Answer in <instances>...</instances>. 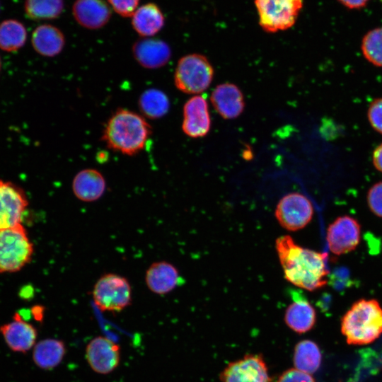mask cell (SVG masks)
<instances>
[{"label":"cell","instance_id":"obj_1","mask_svg":"<svg viewBox=\"0 0 382 382\" xmlns=\"http://www.w3.org/2000/svg\"><path fill=\"white\" fill-rule=\"evenodd\" d=\"M275 248L285 279L293 285L315 291L327 283V253L296 244L289 236L276 240Z\"/></svg>","mask_w":382,"mask_h":382},{"label":"cell","instance_id":"obj_2","mask_svg":"<svg viewBox=\"0 0 382 382\" xmlns=\"http://www.w3.org/2000/svg\"><path fill=\"white\" fill-rule=\"evenodd\" d=\"M151 134L152 127L142 115L119 108L107 120L101 140L109 149L132 156L144 150Z\"/></svg>","mask_w":382,"mask_h":382},{"label":"cell","instance_id":"obj_3","mask_svg":"<svg viewBox=\"0 0 382 382\" xmlns=\"http://www.w3.org/2000/svg\"><path fill=\"white\" fill-rule=\"evenodd\" d=\"M341 332L349 345L371 343L382 334V307L376 299H359L343 316Z\"/></svg>","mask_w":382,"mask_h":382},{"label":"cell","instance_id":"obj_4","mask_svg":"<svg viewBox=\"0 0 382 382\" xmlns=\"http://www.w3.org/2000/svg\"><path fill=\"white\" fill-rule=\"evenodd\" d=\"M34 246L22 224L0 231V273L16 272L28 264Z\"/></svg>","mask_w":382,"mask_h":382},{"label":"cell","instance_id":"obj_5","mask_svg":"<svg viewBox=\"0 0 382 382\" xmlns=\"http://www.w3.org/2000/svg\"><path fill=\"white\" fill-rule=\"evenodd\" d=\"M213 76V66L205 56L189 54L178 62L174 73V83L183 93L197 94L209 86Z\"/></svg>","mask_w":382,"mask_h":382},{"label":"cell","instance_id":"obj_6","mask_svg":"<svg viewBox=\"0 0 382 382\" xmlns=\"http://www.w3.org/2000/svg\"><path fill=\"white\" fill-rule=\"evenodd\" d=\"M92 297L100 311L118 313L132 303L131 284L123 276L115 273L104 274L95 283Z\"/></svg>","mask_w":382,"mask_h":382},{"label":"cell","instance_id":"obj_7","mask_svg":"<svg viewBox=\"0 0 382 382\" xmlns=\"http://www.w3.org/2000/svg\"><path fill=\"white\" fill-rule=\"evenodd\" d=\"M259 25L265 32L291 28L303 7V0H255Z\"/></svg>","mask_w":382,"mask_h":382},{"label":"cell","instance_id":"obj_8","mask_svg":"<svg viewBox=\"0 0 382 382\" xmlns=\"http://www.w3.org/2000/svg\"><path fill=\"white\" fill-rule=\"evenodd\" d=\"M274 214L284 228L296 231L304 228L311 221L313 207L305 195L291 192L281 198L277 204Z\"/></svg>","mask_w":382,"mask_h":382},{"label":"cell","instance_id":"obj_9","mask_svg":"<svg viewBox=\"0 0 382 382\" xmlns=\"http://www.w3.org/2000/svg\"><path fill=\"white\" fill-rule=\"evenodd\" d=\"M28 206V199L23 190L18 185L0 180V231L20 224Z\"/></svg>","mask_w":382,"mask_h":382},{"label":"cell","instance_id":"obj_10","mask_svg":"<svg viewBox=\"0 0 382 382\" xmlns=\"http://www.w3.org/2000/svg\"><path fill=\"white\" fill-rule=\"evenodd\" d=\"M360 236L361 226L357 220L344 215L328 226L326 241L331 253L340 255L354 250L359 243Z\"/></svg>","mask_w":382,"mask_h":382},{"label":"cell","instance_id":"obj_11","mask_svg":"<svg viewBox=\"0 0 382 382\" xmlns=\"http://www.w3.org/2000/svg\"><path fill=\"white\" fill-rule=\"evenodd\" d=\"M221 382H272L260 354H246L229 363L220 374Z\"/></svg>","mask_w":382,"mask_h":382},{"label":"cell","instance_id":"obj_12","mask_svg":"<svg viewBox=\"0 0 382 382\" xmlns=\"http://www.w3.org/2000/svg\"><path fill=\"white\" fill-rule=\"evenodd\" d=\"M86 357L95 372L108 374L114 371L120 364V348L111 340L98 336L87 345Z\"/></svg>","mask_w":382,"mask_h":382},{"label":"cell","instance_id":"obj_13","mask_svg":"<svg viewBox=\"0 0 382 382\" xmlns=\"http://www.w3.org/2000/svg\"><path fill=\"white\" fill-rule=\"evenodd\" d=\"M211 127L208 105L202 96L190 98L183 106V132L191 138L204 137Z\"/></svg>","mask_w":382,"mask_h":382},{"label":"cell","instance_id":"obj_14","mask_svg":"<svg viewBox=\"0 0 382 382\" xmlns=\"http://www.w3.org/2000/svg\"><path fill=\"white\" fill-rule=\"evenodd\" d=\"M132 54L137 62L145 69L161 68L169 62L171 50L163 40L144 37L138 40L132 45Z\"/></svg>","mask_w":382,"mask_h":382},{"label":"cell","instance_id":"obj_15","mask_svg":"<svg viewBox=\"0 0 382 382\" xmlns=\"http://www.w3.org/2000/svg\"><path fill=\"white\" fill-rule=\"evenodd\" d=\"M290 294L292 303L286 309L285 323L296 333H306L316 324V310L301 292L291 289Z\"/></svg>","mask_w":382,"mask_h":382},{"label":"cell","instance_id":"obj_16","mask_svg":"<svg viewBox=\"0 0 382 382\" xmlns=\"http://www.w3.org/2000/svg\"><path fill=\"white\" fill-rule=\"evenodd\" d=\"M72 13L81 26L91 30L101 28L112 16L110 6L103 0H76Z\"/></svg>","mask_w":382,"mask_h":382},{"label":"cell","instance_id":"obj_17","mask_svg":"<svg viewBox=\"0 0 382 382\" xmlns=\"http://www.w3.org/2000/svg\"><path fill=\"white\" fill-rule=\"evenodd\" d=\"M210 99L214 109L224 119H234L244 110L243 94L231 83L218 85L213 90Z\"/></svg>","mask_w":382,"mask_h":382},{"label":"cell","instance_id":"obj_18","mask_svg":"<svg viewBox=\"0 0 382 382\" xmlns=\"http://www.w3.org/2000/svg\"><path fill=\"white\" fill-rule=\"evenodd\" d=\"M183 282L178 269L166 261L152 263L145 273V283L154 294L164 295L174 290Z\"/></svg>","mask_w":382,"mask_h":382},{"label":"cell","instance_id":"obj_19","mask_svg":"<svg viewBox=\"0 0 382 382\" xmlns=\"http://www.w3.org/2000/svg\"><path fill=\"white\" fill-rule=\"evenodd\" d=\"M0 332L8 347L15 352H26L35 345L37 330L30 323L23 320L18 313L13 320L0 327Z\"/></svg>","mask_w":382,"mask_h":382},{"label":"cell","instance_id":"obj_20","mask_svg":"<svg viewBox=\"0 0 382 382\" xmlns=\"http://www.w3.org/2000/svg\"><path fill=\"white\" fill-rule=\"evenodd\" d=\"M71 188L78 199L92 202L103 195L106 190V181L103 174L98 170L85 168L75 175Z\"/></svg>","mask_w":382,"mask_h":382},{"label":"cell","instance_id":"obj_21","mask_svg":"<svg viewBox=\"0 0 382 382\" xmlns=\"http://www.w3.org/2000/svg\"><path fill=\"white\" fill-rule=\"evenodd\" d=\"M31 42L37 53L44 57H53L63 50L65 37L58 28L50 24H42L33 30Z\"/></svg>","mask_w":382,"mask_h":382},{"label":"cell","instance_id":"obj_22","mask_svg":"<svg viewBox=\"0 0 382 382\" xmlns=\"http://www.w3.org/2000/svg\"><path fill=\"white\" fill-rule=\"evenodd\" d=\"M132 25L142 37L156 35L163 27L165 18L160 8L154 3L144 4L132 16Z\"/></svg>","mask_w":382,"mask_h":382},{"label":"cell","instance_id":"obj_23","mask_svg":"<svg viewBox=\"0 0 382 382\" xmlns=\"http://www.w3.org/2000/svg\"><path fill=\"white\" fill-rule=\"evenodd\" d=\"M65 353L66 347L63 341L52 338L45 339L35 345L33 359L37 366L48 370L58 366Z\"/></svg>","mask_w":382,"mask_h":382},{"label":"cell","instance_id":"obj_24","mask_svg":"<svg viewBox=\"0 0 382 382\" xmlns=\"http://www.w3.org/2000/svg\"><path fill=\"white\" fill-rule=\"evenodd\" d=\"M322 354L318 345L310 340H304L296 344L293 356L294 368L313 374L320 368Z\"/></svg>","mask_w":382,"mask_h":382},{"label":"cell","instance_id":"obj_25","mask_svg":"<svg viewBox=\"0 0 382 382\" xmlns=\"http://www.w3.org/2000/svg\"><path fill=\"white\" fill-rule=\"evenodd\" d=\"M138 107L145 118H161L169 110L170 101L165 93L157 88L144 91L138 100Z\"/></svg>","mask_w":382,"mask_h":382},{"label":"cell","instance_id":"obj_26","mask_svg":"<svg viewBox=\"0 0 382 382\" xmlns=\"http://www.w3.org/2000/svg\"><path fill=\"white\" fill-rule=\"evenodd\" d=\"M27 30L24 25L16 19H7L0 23V49L15 52L25 43Z\"/></svg>","mask_w":382,"mask_h":382},{"label":"cell","instance_id":"obj_27","mask_svg":"<svg viewBox=\"0 0 382 382\" xmlns=\"http://www.w3.org/2000/svg\"><path fill=\"white\" fill-rule=\"evenodd\" d=\"M24 9L31 20L54 19L63 11L64 0H25Z\"/></svg>","mask_w":382,"mask_h":382},{"label":"cell","instance_id":"obj_28","mask_svg":"<svg viewBox=\"0 0 382 382\" xmlns=\"http://www.w3.org/2000/svg\"><path fill=\"white\" fill-rule=\"evenodd\" d=\"M364 57L372 65L382 67V27L369 31L361 40Z\"/></svg>","mask_w":382,"mask_h":382},{"label":"cell","instance_id":"obj_29","mask_svg":"<svg viewBox=\"0 0 382 382\" xmlns=\"http://www.w3.org/2000/svg\"><path fill=\"white\" fill-rule=\"evenodd\" d=\"M366 200L371 212L382 218V181L376 183L369 188Z\"/></svg>","mask_w":382,"mask_h":382},{"label":"cell","instance_id":"obj_30","mask_svg":"<svg viewBox=\"0 0 382 382\" xmlns=\"http://www.w3.org/2000/svg\"><path fill=\"white\" fill-rule=\"evenodd\" d=\"M367 118L371 127L382 134V98L373 100L367 110Z\"/></svg>","mask_w":382,"mask_h":382},{"label":"cell","instance_id":"obj_31","mask_svg":"<svg viewBox=\"0 0 382 382\" xmlns=\"http://www.w3.org/2000/svg\"><path fill=\"white\" fill-rule=\"evenodd\" d=\"M140 0H108L112 8L122 17H132Z\"/></svg>","mask_w":382,"mask_h":382},{"label":"cell","instance_id":"obj_32","mask_svg":"<svg viewBox=\"0 0 382 382\" xmlns=\"http://www.w3.org/2000/svg\"><path fill=\"white\" fill-rule=\"evenodd\" d=\"M277 382H316V381L311 374L292 368L284 371Z\"/></svg>","mask_w":382,"mask_h":382},{"label":"cell","instance_id":"obj_33","mask_svg":"<svg viewBox=\"0 0 382 382\" xmlns=\"http://www.w3.org/2000/svg\"><path fill=\"white\" fill-rule=\"evenodd\" d=\"M372 163L374 168L382 173V143L378 145L373 151Z\"/></svg>","mask_w":382,"mask_h":382},{"label":"cell","instance_id":"obj_34","mask_svg":"<svg viewBox=\"0 0 382 382\" xmlns=\"http://www.w3.org/2000/svg\"><path fill=\"white\" fill-rule=\"evenodd\" d=\"M342 5L349 8H360L364 7L369 0H338Z\"/></svg>","mask_w":382,"mask_h":382},{"label":"cell","instance_id":"obj_35","mask_svg":"<svg viewBox=\"0 0 382 382\" xmlns=\"http://www.w3.org/2000/svg\"><path fill=\"white\" fill-rule=\"evenodd\" d=\"M43 311L44 308L39 306H35L32 308L31 312L36 320H41L42 319Z\"/></svg>","mask_w":382,"mask_h":382},{"label":"cell","instance_id":"obj_36","mask_svg":"<svg viewBox=\"0 0 382 382\" xmlns=\"http://www.w3.org/2000/svg\"><path fill=\"white\" fill-rule=\"evenodd\" d=\"M1 58H0V70H1Z\"/></svg>","mask_w":382,"mask_h":382}]
</instances>
